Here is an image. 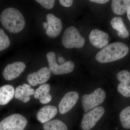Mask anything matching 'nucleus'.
<instances>
[{"mask_svg":"<svg viewBox=\"0 0 130 130\" xmlns=\"http://www.w3.org/2000/svg\"><path fill=\"white\" fill-rule=\"evenodd\" d=\"M15 93L13 86L9 85L0 87V105H6L13 98Z\"/></svg>","mask_w":130,"mask_h":130,"instance_id":"nucleus-18","label":"nucleus"},{"mask_svg":"<svg viewBox=\"0 0 130 130\" xmlns=\"http://www.w3.org/2000/svg\"><path fill=\"white\" fill-rule=\"evenodd\" d=\"M46 57L48 62L49 69L54 74H67L72 72L74 70V64L71 61H68L63 64H58L56 61L55 54L53 51L47 53Z\"/></svg>","mask_w":130,"mask_h":130,"instance_id":"nucleus-6","label":"nucleus"},{"mask_svg":"<svg viewBox=\"0 0 130 130\" xmlns=\"http://www.w3.org/2000/svg\"><path fill=\"white\" fill-rule=\"evenodd\" d=\"M105 92L98 88L90 94H85L82 96V103L85 112H87L101 104L106 98Z\"/></svg>","mask_w":130,"mask_h":130,"instance_id":"nucleus-4","label":"nucleus"},{"mask_svg":"<svg viewBox=\"0 0 130 130\" xmlns=\"http://www.w3.org/2000/svg\"><path fill=\"white\" fill-rule=\"evenodd\" d=\"M129 51V47L125 43L120 42L113 43L99 51L96 55V59L100 63H110L124 58Z\"/></svg>","mask_w":130,"mask_h":130,"instance_id":"nucleus-1","label":"nucleus"},{"mask_svg":"<svg viewBox=\"0 0 130 130\" xmlns=\"http://www.w3.org/2000/svg\"><path fill=\"white\" fill-rule=\"evenodd\" d=\"M109 36L102 30L95 29L91 31L89 36L90 42L95 47L102 48L108 43Z\"/></svg>","mask_w":130,"mask_h":130,"instance_id":"nucleus-12","label":"nucleus"},{"mask_svg":"<svg viewBox=\"0 0 130 130\" xmlns=\"http://www.w3.org/2000/svg\"><path fill=\"white\" fill-rule=\"evenodd\" d=\"M130 0H113L112 1L111 8L115 14L121 15L127 11Z\"/></svg>","mask_w":130,"mask_h":130,"instance_id":"nucleus-19","label":"nucleus"},{"mask_svg":"<svg viewBox=\"0 0 130 130\" xmlns=\"http://www.w3.org/2000/svg\"><path fill=\"white\" fill-rule=\"evenodd\" d=\"M25 68V64L24 62H15L6 66L3 70V76L6 80L11 81L18 77Z\"/></svg>","mask_w":130,"mask_h":130,"instance_id":"nucleus-9","label":"nucleus"},{"mask_svg":"<svg viewBox=\"0 0 130 130\" xmlns=\"http://www.w3.org/2000/svg\"><path fill=\"white\" fill-rule=\"evenodd\" d=\"M50 76L51 71L49 68L44 67L36 72L29 74L27 77V81L30 85L35 86L46 83Z\"/></svg>","mask_w":130,"mask_h":130,"instance_id":"nucleus-8","label":"nucleus"},{"mask_svg":"<svg viewBox=\"0 0 130 130\" xmlns=\"http://www.w3.org/2000/svg\"><path fill=\"white\" fill-rule=\"evenodd\" d=\"M79 94L76 91H70L66 94L59 103L60 113L64 114L69 111L77 103Z\"/></svg>","mask_w":130,"mask_h":130,"instance_id":"nucleus-11","label":"nucleus"},{"mask_svg":"<svg viewBox=\"0 0 130 130\" xmlns=\"http://www.w3.org/2000/svg\"><path fill=\"white\" fill-rule=\"evenodd\" d=\"M36 1L44 8L49 9H52L54 7L55 2L54 0H36Z\"/></svg>","mask_w":130,"mask_h":130,"instance_id":"nucleus-23","label":"nucleus"},{"mask_svg":"<svg viewBox=\"0 0 130 130\" xmlns=\"http://www.w3.org/2000/svg\"><path fill=\"white\" fill-rule=\"evenodd\" d=\"M60 3L64 7H70L72 5L73 1L72 0H60Z\"/></svg>","mask_w":130,"mask_h":130,"instance_id":"nucleus-24","label":"nucleus"},{"mask_svg":"<svg viewBox=\"0 0 130 130\" xmlns=\"http://www.w3.org/2000/svg\"><path fill=\"white\" fill-rule=\"evenodd\" d=\"M126 13H127V17H128V19L130 21V3L128 6L127 11H126Z\"/></svg>","mask_w":130,"mask_h":130,"instance_id":"nucleus-27","label":"nucleus"},{"mask_svg":"<svg viewBox=\"0 0 130 130\" xmlns=\"http://www.w3.org/2000/svg\"><path fill=\"white\" fill-rule=\"evenodd\" d=\"M46 18L48 25L46 33L49 37L55 38L60 35L62 30L63 25L60 19L52 13L47 14Z\"/></svg>","mask_w":130,"mask_h":130,"instance_id":"nucleus-10","label":"nucleus"},{"mask_svg":"<svg viewBox=\"0 0 130 130\" xmlns=\"http://www.w3.org/2000/svg\"><path fill=\"white\" fill-rule=\"evenodd\" d=\"M62 43L67 48H80L85 43V40L76 27L71 26L65 30L62 38Z\"/></svg>","mask_w":130,"mask_h":130,"instance_id":"nucleus-3","label":"nucleus"},{"mask_svg":"<svg viewBox=\"0 0 130 130\" xmlns=\"http://www.w3.org/2000/svg\"><path fill=\"white\" fill-rule=\"evenodd\" d=\"M34 89L31 88L29 85L24 84L16 88L14 93V97L24 103L28 102L30 100V96L35 94Z\"/></svg>","mask_w":130,"mask_h":130,"instance_id":"nucleus-15","label":"nucleus"},{"mask_svg":"<svg viewBox=\"0 0 130 130\" xmlns=\"http://www.w3.org/2000/svg\"><path fill=\"white\" fill-rule=\"evenodd\" d=\"M119 117L122 126L125 129H130V106L123 109Z\"/></svg>","mask_w":130,"mask_h":130,"instance_id":"nucleus-21","label":"nucleus"},{"mask_svg":"<svg viewBox=\"0 0 130 130\" xmlns=\"http://www.w3.org/2000/svg\"><path fill=\"white\" fill-rule=\"evenodd\" d=\"M3 26L12 33L20 32L24 28L25 21L22 13L18 9L9 7L5 9L1 15Z\"/></svg>","mask_w":130,"mask_h":130,"instance_id":"nucleus-2","label":"nucleus"},{"mask_svg":"<svg viewBox=\"0 0 130 130\" xmlns=\"http://www.w3.org/2000/svg\"><path fill=\"white\" fill-rule=\"evenodd\" d=\"M10 44L9 37L5 34L4 30L0 28V51L7 48Z\"/></svg>","mask_w":130,"mask_h":130,"instance_id":"nucleus-22","label":"nucleus"},{"mask_svg":"<svg viewBox=\"0 0 130 130\" xmlns=\"http://www.w3.org/2000/svg\"><path fill=\"white\" fill-rule=\"evenodd\" d=\"M43 24V26L44 29H47L48 28V24L47 22H44Z\"/></svg>","mask_w":130,"mask_h":130,"instance_id":"nucleus-28","label":"nucleus"},{"mask_svg":"<svg viewBox=\"0 0 130 130\" xmlns=\"http://www.w3.org/2000/svg\"><path fill=\"white\" fill-rule=\"evenodd\" d=\"M0 21H1V20H0Z\"/></svg>","mask_w":130,"mask_h":130,"instance_id":"nucleus-29","label":"nucleus"},{"mask_svg":"<svg viewBox=\"0 0 130 130\" xmlns=\"http://www.w3.org/2000/svg\"><path fill=\"white\" fill-rule=\"evenodd\" d=\"M50 89V86L49 84L42 85L35 91L34 97L39 100L42 104L48 103L52 100V96L49 94Z\"/></svg>","mask_w":130,"mask_h":130,"instance_id":"nucleus-16","label":"nucleus"},{"mask_svg":"<svg viewBox=\"0 0 130 130\" xmlns=\"http://www.w3.org/2000/svg\"><path fill=\"white\" fill-rule=\"evenodd\" d=\"M28 120L19 114L12 115L0 122V130H24Z\"/></svg>","mask_w":130,"mask_h":130,"instance_id":"nucleus-5","label":"nucleus"},{"mask_svg":"<svg viewBox=\"0 0 130 130\" xmlns=\"http://www.w3.org/2000/svg\"><path fill=\"white\" fill-rule=\"evenodd\" d=\"M117 78L120 82L118 90L122 95L130 97V73L127 70L120 71L117 74Z\"/></svg>","mask_w":130,"mask_h":130,"instance_id":"nucleus-13","label":"nucleus"},{"mask_svg":"<svg viewBox=\"0 0 130 130\" xmlns=\"http://www.w3.org/2000/svg\"><path fill=\"white\" fill-rule=\"evenodd\" d=\"M105 109L98 106L84 115L81 122V127L84 130H89L93 128L105 113Z\"/></svg>","mask_w":130,"mask_h":130,"instance_id":"nucleus-7","label":"nucleus"},{"mask_svg":"<svg viewBox=\"0 0 130 130\" xmlns=\"http://www.w3.org/2000/svg\"><path fill=\"white\" fill-rule=\"evenodd\" d=\"M58 61L59 63L60 64V65L63 64L65 63V60L63 57H59L58 58Z\"/></svg>","mask_w":130,"mask_h":130,"instance_id":"nucleus-26","label":"nucleus"},{"mask_svg":"<svg viewBox=\"0 0 130 130\" xmlns=\"http://www.w3.org/2000/svg\"><path fill=\"white\" fill-rule=\"evenodd\" d=\"M58 113V109L53 106L43 107L38 112L37 118L40 123L43 124L48 122L53 118Z\"/></svg>","mask_w":130,"mask_h":130,"instance_id":"nucleus-14","label":"nucleus"},{"mask_svg":"<svg viewBox=\"0 0 130 130\" xmlns=\"http://www.w3.org/2000/svg\"><path fill=\"white\" fill-rule=\"evenodd\" d=\"M90 1L92 2H94L98 4H104L108 2V0H90Z\"/></svg>","mask_w":130,"mask_h":130,"instance_id":"nucleus-25","label":"nucleus"},{"mask_svg":"<svg viewBox=\"0 0 130 130\" xmlns=\"http://www.w3.org/2000/svg\"><path fill=\"white\" fill-rule=\"evenodd\" d=\"M112 28L117 31L119 37L126 38L129 37V33L124 23L123 19L120 17H115L112 19L110 22Z\"/></svg>","mask_w":130,"mask_h":130,"instance_id":"nucleus-17","label":"nucleus"},{"mask_svg":"<svg viewBox=\"0 0 130 130\" xmlns=\"http://www.w3.org/2000/svg\"><path fill=\"white\" fill-rule=\"evenodd\" d=\"M44 130H68L67 126L59 120H54L44 123Z\"/></svg>","mask_w":130,"mask_h":130,"instance_id":"nucleus-20","label":"nucleus"}]
</instances>
